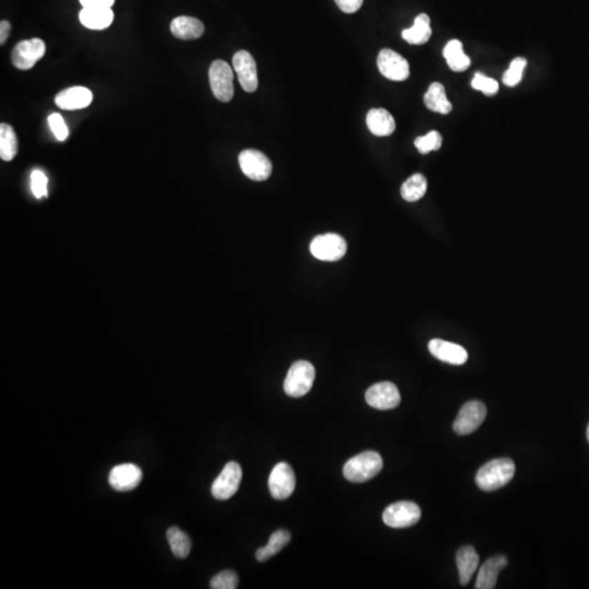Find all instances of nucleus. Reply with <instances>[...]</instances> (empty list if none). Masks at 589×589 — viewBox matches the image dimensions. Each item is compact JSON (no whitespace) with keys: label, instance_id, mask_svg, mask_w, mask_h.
I'll list each match as a JSON object with an SVG mask.
<instances>
[{"label":"nucleus","instance_id":"bb28decb","mask_svg":"<svg viewBox=\"0 0 589 589\" xmlns=\"http://www.w3.org/2000/svg\"><path fill=\"white\" fill-rule=\"evenodd\" d=\"M428 188L427 179L423 174H413L402 185L401 194L407 202L421 200Z\"/></svg>","mask_w":589,"mask_h":589},{"label":"nucleus","instance_id":"a878e982","mask_svg":"<svg viewBox=\"0 0 589 589\" xmlns=\"http://www.w3.org/2000/svg\"><path fill=\"white\" fill-rule=\"evenodd\" d=\"M291 533L285 529H279L272 534L270 537L269 543L265 547L260 548L256 552V557L260 562H265L270 557L277 555L285 545H289L291 541Z\"/></svg>","mask_w":589,"mask_h":589},{"label":"nucleus","instance_id":"4be33fe9","mask_svg":"<svg viewBox=\"0 0 589 589\" xmlns=\"http://www.w3.org/2000/svg\"><path fill=\"white\" fill-rule=\"evenodd\" d=\"M479 555L472 545H465L461 548L456 553V564L460 573V583L466 586L472 580V575L476 572L479 564Z\"/></svg>","mask_w":589,"mask_h":589},{"label":"nucleus","instance_id":"7ed1b4c3","mask_svg":"<svg viewBox=\"0 0 589 589\" xmlns=\"http://www.w3.org/2000/svg\"><path fill=\"white\" fill-rule=\"evenodd\" d=\"M316 369L306 360H299L291 364L284 381V391L291 397L298 399L306 395L313 385Z\"/></svg>","mask_w":589,"mask_h":589},{"label":"nucleus","instance_id":"a211bd4d","mask_svg":"<svg viewBox=\"0 0 589 589\" xmlns=\"http://www.w3.org/2000/svg\"><path fill=\"white\" fill-rule=\"evenodd\" d=\"M508 565V559L505 555H496L490 557L480 567L479 573L477 576L476 589H492L496 587L498 575Z\"/></svg>","mask_w":589,"mask_h":589},{"label":"nucleus","instance_id":"20e7f679","mask_svg":"<svg viewBox=\"0 0 589 589\" xmlns=\"http://www.w3.org/2000/svg\"><path fill=\"white\" fill-rule=\"evenodd\" d=\"M211 90L220 102L227 103L234 98V74L232 67L224 60H216L209 70Z\"/></svg>","mask_w":589,"mask_h":589},{"label":"nucleus","instance_id":"9b49d317","mask_svg":"<svg viewBox=\"0 0 589 589\" xmlns=\"http://www.w3.org/2000/svg\"><path fill=\"white\" fill-rule=\"evenodd\" d=\"M296 487V476L291 465L282 462L274 466L269 478V488L274 499L285 500Z\"/></svg>","mask_w":589,"mask_h":589},{"label":"nucleus","instance_id":"ddd939ff","mask_svg":"<svg viewBox=\"0 0 589 589\" xmlns=\"http://www.w3.org/2000/svg\"><path fill=\"white\" fill-rule=\"evenodd\" d=\"M378 68L382 76L392 81L407 80L411 74L409 64L399 53L392 49L384 48L378 56Z\"/></svg>","mask_w":589,"mask_h":589},{"label":"nucleus","instance_id":"72a5a7b5","mask_svg":"<svg viewBox=\"0 0 589 589\" xmlns=\"http://www.w3.org/2000/svg\"><path fill=\"white\" fill-rule=\"evenodd\" d=\"M47 183H48V179L42 171H39V169L33 171L32 174H31V188H32V192L35 198H44L48 194Z\"/></svg>","mask_w":589,"mask_h":589},{"label":"nucleus","instance_id":"b1692460","mask_svg":"<svg viewBox=\"0 0 589 589\" xmlns=\"http://www.w3.org/2000/svg\"><path fill=\"white\" fill-rule=\"evenodd\" d=\"M432 35L430 27V18L425 13H421L416 18L413 25L409 29H404L402 37L406 42L411 45H423L428 42Z\"/></svg>","mask_w":589,"mask_h":589},{"label":"nucleus","instance_id":"423d86ee","mask_svg":"<svg viewBox=\"0 0 589 589\" xmlns=\"http://www.w3.org/2000/svg\"><path fill=\"white\" fill-rule=\"evenodd\" d=\"M242 479V470L236 462H230L213 482L211 492L216 500L225 501L235 496Z\"/></svg>","mask_w":589,"mask_h":589},{"label":"nucleus","instance_id":"2f4dec72","mask_svg":"<svg viewBox=\"0 0 589 589\" xmlns=\"http://www.w3.org/2000/svg\"><path fill=\"white\" fill-rule=\"evenodd\" d=\"M239 584L238 575L234 571H223L211 580L212 589H236Z\"/></svg>","mask_w":589,"mask_h":589},{"label":"nucleus","instance_id":"c756f323","mask_svg":"<svg viewBox=\"0 0 589 589\" xmlns=\"http://www.w3.org/2000/svg\"><path fill=\"white\" fill-rule=\"evenodd\" d=\"M441 145H442V135H440V132L435 130L415 140V147L421 154H428L429 152L438 151Z\"/></svg>","mask_w":589,"mask_h":589},{"label":"nucleus","instance_id":"f3484780","mask_svg":"<svg viewBox=\"0 0 589 589\" xmlns=\"http://www.w3.org/2000/svg\"><path fill=\"white\" fill-rule=\"evenodd\" d=\"M93 100V93L84 86L66 88L55 98V104L65 110H82Z\"/></svg>","mask_w":589,"mask_h":589},{"label":"nucleus","instance_id":"f704fd0d","mask_svg":"<svg viewBox=\"0 0 589 589\" xmlns=\"http://www.w3.org/2000/svg\"><path fill=\"white\" fill-rule=\"evenodd\" d=\"M49 127L52 129L53 133L58 141H65L68 138L69 132L65 123L64 118L60 114H52L48 117Z\"/></svg>","mask_w":589,"mask_h":589},{"label":"nucleus","instance_id":"f8f14e48","mask_svg":"<svg viewBox=\"0 0 589 589\" xmlns=\"http://www.w3.org/2000/svg\"><path fill=\"white\" fill-rule=\"evenodd\" d=\"M368 405L379 411L394 409L401 403V394L392 382L376 383L366 392Z\"/></svg>","mask_w":589,"mask_h":589},{"label":"nucleus","instance_id":"dca6fc26","mask_svg":"<svg viewBox=\"0 0 589 589\" xmlns=\"http://www.w3.org/2000/svg\"><path fill=\"white\" fill-rule=\"evenodd\" d=\"M429 352L433 357L446 364L461 366L464 364L468 359V354L466 350L461 345L454 343L446 342V340L435 338L431 340L428 345Z\"/></svg>","mask_w":589,"mask_h":589},{"label":"nucleus","instance_id":"1a4fd4ad","mask_svg":"<svg viewBox=\"0 0 589 589\" xmlns=\"http://www.w3.org/2000/svg\"><path fill=\"white\" fill-rule=\"evenodd\" d=\"M486 416L487 407L484 403L479 401L467 402L455 419L453 429L458 435H470L479 428Z\"/></svg>","mask_w":589,"mask_h":589},{"label":"nucleus","instance_id":"39448f33","mask_svg":"<svg viewBox=\"0 0 589 589\" xmlns=\"http://www.w3.org/2000/svg\"><path fill=\"white\" fill-rule=\"evenodd\" d=\"M311 255L321 261H338L348 251V244L338 234L317 236L310 244Z\"/></svg>","mask_w":589,"mask_h":589},{"label":"nucleus","instance_id":"7c9ffc66","mask_svg":"<svg viewBox=\"0 0 589 589\" xmlns=\"http://www.w3.org/2000/svg\"><path fill=\"white\" fill-rule=\"evenodd\" d=\"M526 65H527V60L523 57H517V58L514 59L510 65L509 69L504 74L503 84L506 86H510V88L517 86L523 78L524 69H525Z\"/></svg>","mask_w":589,"mask_h":589},{"label":"nucleus","instance_id":"4468645a","mask_svg":"<svg viewBox=\"0 0 589 589\" xmlns=\"http://www.w3.org/2000/svg\"><path fill=\"white\" fill-rule=\"evenodd\" d=\"M232 66L238 76L240 86L248 93L255 92L258 88L257 64L252 55L247 51H239L234 55Z\"/></svg>","mask_w":589,"mask_h":589},{"label":"nucleus","instance_id":"4c0bfd02","mask_svg":"<svg viewBox=\"0 0 589 589\" xmlns=\"http://www.w3.org/2000/svg\"><path fill=\"white\" fill-rule=\"evenodd\" d=\"M10 31H11V25L9 21H1L0 22V44L5 45L7 42L8 37H9Z\"/></svg>","mask_w":589,"mask_h":589},{"label":"nucleus","instance_id":"2eb2a0df","mask_svg":"<svg viewBox=\"0 0 589 589\" xmlns=\"http://www.w3.org/2000/svg\"><path fill=\"white\" fill-rule=\"evenodd\" d=\"M142 480V470L135 464H121L110 470L108 482L116 491L135 489Z\"/></svg>","mask_w":589,"mask_h":589},{"label":"nucleus","instance_id":"f03ea898","mask_svg":"<svg viewBox=\"0 0 589 589\" xmlns=\"http://www.w3.org/2000/svg\"><path fill=\"white\" fill-rule=\"evenodd\" d=\"M383 468V460L373 451L360 453L344 465L345 478L350 482H366L377 476Z\"/></svg>","mask_w":589,"mask_h":589},{"label":"nucleus","instance_id":"393cba45","mask_svg":"<svg viewBox=\"0 0 589 589\" xmlns=\"http://www.w3.org/2000/svg\"><path fill=\"white\" fill-rule=\"evenodd\" d=\"M443 56L448 62L451 70L463 72L470 68V58L463 51L462 42L458 39H452L443 49Z\"/></svg>","mask_w":589,"mask_h":589},{"label":"nucleus","instance_id":"473e14b6","mask_svg":"<svg viewBox=\"0 0 589 589\" xmlns=\"http://www.w3.org/2000/svg\"><path fill=\"white\" fill-rule=\"evenodd\" d=\"M472 86L475 90L482 91V93L488 96L494 95L499 91V84L494 79L488 78L482 74H475Z\"/></svg>","mask_w":589,"mask_h":589},{"label":"nucleus","instance_id":"412c9836","mask_svg":"<svg viewBox=\"0 0 589 589\" xmlns=\"http://www.w3.org/2000/svg\"><path fill=\"white\" fill-rule=\"evenodd\" d=\"M80 22L91 29H107L114 21L112 8L86 7L81 10Z\"/></svg>","mask_w":589,"mask_h":589},{"label":"nucleus","instance_id":"cd10ccee","mask_svg":"<svg viewBox=\"0 0 589 589\" xmlns=\"http://www.w3.org/2000/svg\"><path fill=\"white\" fill-rule=\"evenodd\" d=\"M167 541L171 552L179 559H186L190 555L191 541L189 536L178 527H171L166 533Z\"/></svg>","mask_w":589,"mask_h":589},{"label":"nucleus","instance_id":"58836bf2","mask_svg":"<svg viewBox=\"0 0 589 589\" xmlns=\"http://www.w3.org/2000/svg\"><path fill=\"white\" fill-rule=\"evenodd\" d=\"M587 439H588V442H589V425H588V429H587Z\"/></svg>","mask_w":589,"mask_h":589},{"label":"nucleus","instance_id":"c85d7f7f","mask_svg":"<svg viewBox=\"0 0 589 589\" xmlns=\"http://www.w3.org/2000/svg\"><path fill=\"white\" fill-rule=\"evenodd\" d=\"M18 153V139L15 130L7 124L0 125V157L5 161H13Z\"/></svg>","mask_w":589,"mask_h":589},{"label":"nucleus","instance_id":"f257e3e1","mask_svg":"<svg viewBox=\"0 0 589 589\" xmlns=\"http://www.w3.org/2000/svg\"><path fill=\"white\" fill-rule=\"evenodd\" d=\"M514 475L515 464L510 458L490 461L477 472V486L484 491H494L509 484Z\"/></svg>","mask_w":589,"mask_h":589},{"label":"nucleus","instance_id":"e433bc0d","mask_svg":"<svg viewBox=\"0 0 589 589\" xmlns=\"http://www.w3.org/2000/svg\"><path fill=\"white\" fill-rule=\"evenodd\" d=\"M115 0H80L82 7H104L112 8Z\"/></svg>","mask_w":589,"mask_h":589},{"label":"nucleus","instance_id":"9d476101","mask_svg":"<svg viewBox=\"0 0 589 589\" xmlns=\"http://www.w3.org/2000/svg\"><path fill=\"white\" fill-rule=\"evenodd\" d=\"M242 173L255 181H264L272 174V163L267 155L257 150H245L238 157Z\"/></svg>","mask_w":589,"mask_h":589},{"label":"nucleus","instance_id":"5701e85b","mask_svg":"<svg viewBox=\"0 0 589 589\" xmlns=\"http://www.w3.org/2000/svg\"><path fill=\"white\" fill-rule=\"evenodd\" d=\"M423 102L427 108L435 113L446 115L452 112V104L445 93V88L439 82L431 84L423 96Z\"/></svg>","mask_w":589,"mask_h":589},{"label":"nucleus","instance_id":"6ab92c4d","mask_svg":"<svg viewBox=\"0 0 589 589\" xmlns=\"http://www.w3.org/2000/svg\"><path fill=\"white\" fill-rule=\"evenodd\" d=\"M204 25L196 18L181 15L175 18L171 23V32L183 41L200 39L204 33Z\"/></svg>","mask_w":589,"mask_h":589},{"label":"nucleus","instance_id":"0eeeda50","mask_svg":"<svg viewBox=\"0 0 589 589\" xmlns=\"http://www.w3.org/2000/svg\"><path fill=\"white\" fill-rule=\"evenodd\" d=\"M383 522L392 528L411 527L418 523L421 511L417 504L411 501H399L388 506L383 512Z\"/></svg>","mask_w":589,"mask_h":589},{"label":"nucleus","instance_id":"c9c22d12","mask_svg":"<svg viewBox=\"0 0 589 589\" xmlns=\"http://www.w3.org/2000/svg\"><path fill=\"white\" fill-rule=\"evenodd\" d=\"M335 4L343 13H355L362 8L364 0H335Z\"/></svg>","mask_w":589,"mask_h":589},{"label":"nucleus","instance_id":"6e6552de","mask_svg":"<svg viewBox=\"0 0 589 589\" xmlns=\"http://www.w3.org/2000/svg\"><path fill=\"white\" fill-rule=\"evenodd\" d=\"M46 45L41 39H25L15 45L11 62L20 70H29L44 57Z\"/></svg>","mask_w":589,"mask_h":589},{"label":"nucleus","instance_id":"aec40b11","mask_svg":"<svg viewBox=\"0 0 589 589\" xmlns=\"http://www.w3.org/2000/svg\"><path fill=\"white\" fill-rule=\"evenodd\" d=\"M366 121L370 131L377 137H388L395 131V120L385 108L370 110Z\"/></svg>","mask_w":589,"mask_h":589}]
</instances>
